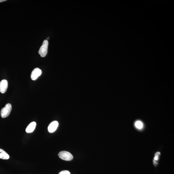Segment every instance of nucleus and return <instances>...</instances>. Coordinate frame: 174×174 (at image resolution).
Wrapping results in <instances>:
<instances>
[{
  "label": "nucleus",
  "instance_id": "nucleus-1",
  "mask_svg": "<svg viewBox=\"0 0 174 174\" xmlns=\"http://www.w3.org/2000/svg\"><path fill=\"white\" fill-rule=\"evenodd\" d=\"M48 42L47 40H44L42 46L38 51V53L42 57H45L48 53Z\"/></svg>",
  "mask_w": 174,
  "mask_h": 174
},
{
  "label": "nucleus",
  "instance_id": "nucleus-2",
  "mask_svg": "<svg viewBox=\"0 0 174 174\" xmlns=\"http://www.w3.org/2000/svg\"><path fill=\"white\" fill-rule=\"evenodd\" d=\"M12 106L10 103L5 105L4 107L1 110V114L2 118H5L9 115L12 110Z\"/></svg>",
  "mask_w": 174,
  "mask_h": 174
},
{
  "label": "nucleus",
  "instance_id": "nucleus-3",
  "mask_svg": "<svg viewBox=\"0 0 174 174\" xmlns=\"http://www.w3.org/2000/svg\"><path fill=\"white\" fill-rule=\"evenodd\" d=\"M59 158L66 161H70L73 159L72 155L68 152L62 151L58 154Z\"/></svg>",
  "mask_w": 174,
  "mask_h": 174
},
{
  "label": "nucleus",
  "instance_id": "nucleus-4",
  "mask_svg": "<svg viewBox=\"0 0 174 174\" xmlns=\"http://www.w3.org/2000/svg\"><path fill=\"white\" fill-rule=\"evenodd\" d=\"M42 71L39 68H37L34 69L31 73V77L33 80H36L38 77L41 75Z\"/></svg>",
  "mask_w": 174,
  "mask_h": 174
},
{
  "label": "nucleus",
  "instance_id": "nucleus-5",
  "mask_svg": "<svg viewBox=\"0 0 174 174\" xmlns=\"http://www.w3.org/2000/svg\"><path fill=\"white\" fill-rule=\"evenodd\" d=\"M59 126V123L57 121H54L49 124L48 127V132L53 133L57 129Z\"/></svg>",
  "mask_w": 174,
  "mask_h": 174
},
{
  "label": "nucleus",
  "instance_id": "nucleus-6",
  "mask_svg": "<svg viewBox=\"0 0 174 174\" xmlns=\"http://www.w3.org/2000/svg\"><path fill=\"white\" fill-rule=\"evenodd\" d=\"M8 87V82L6 80H2L0 82V92L2 94L6 92Z\"/></svg>",
  "mask_w": 174,
  "mask_h": 174
},
{
  "label": "nucleus",
  "instance_id": "nucleus-7",
  "mask_svg": "<svg viewBox=\"0 0 174 174\" xmlns=\"http://www.w3.org/2000/svg\"><path fill=\"white\" fill-rule=\"evenodd\" d=\"M36 126V123L34 121L30 123L26 128V132L28 133L33 132L35 129Z\"/></svg>",
  "mask_w": 174,
  "mask_h": 174
},
{
  "label": "nucleus",
  "instance_id": "nucleus-8",
  "mask_svg": "<svg viewBox=\"0 0 174 174\" xmlns=\"http://www.w3.org/2000/svg\"><path fill=\"white\" fill-rule=\"evenodd\" d=\"M0 158L4 160H8L9 158V155L1 149H0Z\"/></svg>",
  "mask_w": 174,
  "mask_h": 174
},
{
  "label": "nucleus",
  "instance_id": "nucleus-9",
  "mask_svg": "<svg viewBox=\"0 0 174 174\" xmlns=\"http://www.w3.org/2000/svg\"><path fill=\"white\" fill-rule=\"evenodd\" d=\"M160 154H161L159 152H157L155 154V156L153 160V164L155 167H156L158 165Z\"/></svg>",
  "mask_w": 174,
  "mask_h": 174
},
{
  "label": "nucleus",
  "instance_id": "nucleus-10",
  "mask_svg": "<svg viewBox=\"0 0 174 174\" xmlns=\"http://www.w3.org/2000/svg\"><path fill=\"white\" fill-rule=\"evenodd\" d=\"M135 125L136 128L139 129H142L143 127V123L140 121H136L135 123Z\"/></svg>",
  "mask_w": 174,
  "mask_h": 174
},
{
  "label": "nucleus",
  "instance_id": "nucleus-11",
  "mask_svg": "<svg viewBox=\"0 0 174 174\" xmlns=\"http://www.w3.org/2000/svg\"><path fill=\"white\" fill-rule=\"evenodd\" d=\"M59 174H70V173L68 171L64 170L60 172Z\"/></svg>",
  "mask_w": 174,
  "mask_h": 174
},
{
  "label": "nucleus",
  "instance_id": "nucleus-12",
  "mask_svg": "<svg viewBox=\"0 0 174 174\" xmlns=\"http://www.w3.org/2000/svg\"><path fill=\"white\" fill-rule=\"evenodd\" d=\"M6 1V0H0V3L3 2L4 1Z\"/></svg>",
  "mask_w": 174,
  "mask_h": 174
},
{
  "label": "nucleus",
  "instance_id": "nucleus-13",
  "mask_svg": "<svg viewBox=\"0 0 174 174\" xmlns=\"http://www.w3.org/2000/svg\"><path fill=\"white\" fill-rule=\"evenodd\" d=\"M47 40L48 39H49V37H48V38H47Z\"/></svg>",
  "mask_w": 174,
  "mask_h": 174
}]
</instances>
